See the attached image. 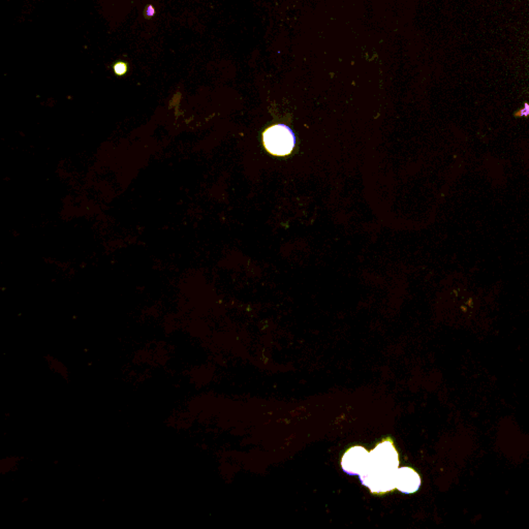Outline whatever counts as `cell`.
<instances>
[{
    "instance_id": "cell-4",
    "label": "cell",
    "mask_w": 529,
    "mask_h": 529,
    "mask_svg": "<svg viewBox=\"0 0 529 529\" xmlns=\"http://www.w3.org/2000/svg\"><path fill=\"white\" fill-rule=\"evenodd\" d=\"M421 486L419 473L411 468H398L395 475L396 489L402 493L412 494L417 492Z\"/></svg>"
},
{
    "instance_id": "cell-3",
    "label": "cell",
    "mask_w": 529,
    "mask_h": 529,
    "mask_svg": "<svg viewBox=\"0 0 529 529\" xmlns=\"http://www.w3.org/2000/svg\"><path fill=\"white\" fill-rule=\"evenodd\" d=\"M369 463V452L361 445L350 447L342 458V468L348 475H360Z\"/></svg>"
},
{
    "instance_id": "cell-5",
    "label": "cell",
    "mask_w": 529,
    "mask_h": 529,
    "mask_svg": "<svg viewBox=\"0 0 529 529\" xmlns=\"http://www.w3.org/2000/svg\"><path fill=\"white\" fill-rule=\"evenodd\" d=\"M516 116L528 117L529 116V105H524V108L521 109L519 112L516 114Z\"/></svg>"
},
{
    "instance_id": "cell-1",
    "label": "cell",
    "mask_w": 529,
    "mask_h": 529,
    "mask_svg": "<svg viewBox=\"0 0 529 529\" xmlns=\"http://www.w3.org/2000/svg\"><path fill=\"white\" fill-rule=\"evenodd\" d=\"M398 466L399 456L395 445L391 438H385L369 452V463L359 475L360 480L372 493L382 496L396 489L395 475Z\"/></svg>"
},
{
    "instance_id": "cell-6",
    "label": "cell",
    "mask_w": 529,
    "mask_h": 529,
    "mask_svg": "<svg viewBox=\"0 0 529 529\" xmlns=\"http://www.w3.org/2000/svg\"><path fill=\"white\" fill-rule=\"evenodd\" d=\"M115 70H116L118 74H123L125 72V66L124 64H118L116 68H115Z\"/></svg>"
},
{
    "instance_id": "cell-2",
    "label": "cell",
    "mask_w": 529,
    "mask_h": 529,
    "mask_svg": "<svg viewBox=\"0 0 529 529\" xmlns=\"http://www.w3.org/2000/svg\"><path fill=\"white\" fill-rule=\"evenodd\" d=\"M263 142L269 153L286 156L294 150L296 137L292 128L286 124H275L265 130Z\"/></svg>"
}]
</instances>
